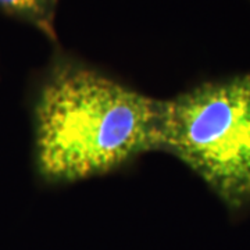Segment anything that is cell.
Returning <instances> with one entry per match:
<instances>
[{
    "mask_svg": "<svg viewBox=\"0 0 250 250\" xmlns=\"http://www.w3.org/2000/svg\"><path fill=\"white\" fill-rule=\"evenodd\" d=\"M160 106L92 65L57 57L34 110L39 175L50 184L82 181L159 149Z\"/></svg>",
    "mask_w": 250,
    "mask_h": 250,
    "instance_id": "6da1fadb",
    "label": "cell"
},
{
    "mask_svg": "<svg viewBox=\"0 0 250 250\" xmlns=\"http://www.w3.org/2000/svg\"><path fill=\"white\" fill-rule=\"evenodd\" d=\"M159 149L196 172L225 206L250 203V72L161 100Z\"/></svg>",
    "mask_w": 250,
    "mask_h": 250,
    "instance_id": "7a4b0ae2",
    "label": "cell"
},
{
    "mask_svg": "<svg viewBox=\"0 0 250 250\" xmlns=\"http://www.w3.org/2000/svg\"><path fill=\"white\" fill-rule=\"evenodd\" d=\"M59 0H0V10L27 21L56 42L54 17Z\"/></svg>",
    "mask_w": 250,
    "mask_h": 250,
    "instance_id": "3957f363",
    "label": "cell"
}]
</instances>
